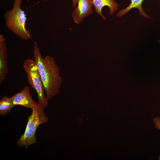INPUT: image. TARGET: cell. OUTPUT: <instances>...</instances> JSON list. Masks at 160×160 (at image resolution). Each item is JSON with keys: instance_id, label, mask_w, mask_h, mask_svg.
<instances>
[{"instance_id": "6da1fadb", "label": "cell", "mask_w": 160, "mask_h": 160, "mask_svg": "<svg viewBox=\"0 0 160 160\" xmlns=\"http://www.w3.org/2000/svg\"><path fill=\"white\" fill-rule=\"evenodd\" d=\"M33 53L48 100L59 93L63 80L60 68L54 58L47 55L43 57L36 42H34Z\"/></svg>"}, {"instance_id": "7a4b0ae2", "label": "cell", "mask_w": 160, "mask_h": 160, "mask_svg": "<svg viewBox=\"0 0 160 160\" xmlns=\"http://www.w3.org/2000/svg\"><path fill=\"white\" fill-rule=\"evenodd\" d=\"M22 0H14L12 9L6 12L4 15L7 28L21 39L27 40L32 38L29 30L25 28L26 15L22 9Z\"/></svg>"}, {"instance_id": "3957f363", "label": "cell", "mask_w": 160, "mask_h": 160, "mask_svg": "<svg viewBox=\"0 0 160 160\" xmlns=\"http://www.w3.org/2000/svg\"><path fill=\"white\" fill-rule=\"evenodd\" d=\"M44 108L38 102L32 108L24 133L17 142V145L20 147L24 146L27 148L36 143L37 138L35 134L37 128L41 124L46 123L49 120L44 111Z\"/></svg>"}, {"instance_id": "277c9868", "label": "cell", "mask_w": 160, "mask_h": 160, "mask_svg": "<svg viewBox=\"0 0 160 160\" xmlns=\"http://www.w3.org/2000/svg\"><path fill=\"white\" fill-rule=\"evenodd\" d=\"M23 67L28 83L37 93L39 103L45 108L48 105V100L45 96V91L36 62L32 59H27L24 61Z\"/></svg>"}, {"instance_id": "5b68a950", "label": "cell", "mask_w": 160, "mask_h": 160, "mask_svg": "<svg viewBox=\"0 0 160 160\" xmlns=\"http://www.w3.org/2000/svg\"><path fill=\"white\" fill-rule=\"evenodd\" d=\"M78 5L73 9L71 17L74 22L79 24L84 18L93 13L92 0H78Z\"/></svg>"}, {"instance_id": "8992f818", "label": "cell", "mask_w": 160, "mask_h": 160, "mask_svg": "<svg viewBox=\"0 0 160 160\" xmlns=\"http://www.w3.org/2000/svg\"><path fill=\"white\" fill-rule=\"evenodd\" d=\"M15 105H20L27 108H32L37 102L34 101L31 97L29 87L28 86L19 92L11 97Z\"/></svg>"}, {"instance_id": "52a82bcc", "label": "cell", "mask_w": 160, "mask_h": 160, "mask_svg": "<svg viewBox=\"0 0 160 160\" xmlns=\"http://www.w3.org/2000/svg\"><path fill=\"white\" fill-rule=\"evenodd\" d=\"M5 39L0 35V84H1L8 73L7 61V48Z\"/></svg>"}, {"instance_id": "ba28073f", "label": "cell", "mask_w": 160, "mask_h": 160, "mask_svg": "<svg viewBox=\"0 0 160 160\" xmlns=\"http://www.w3.org/2000/svg\"><path fill=\"white\" fill-rule=\"evenodd\" d=\"M92 2L95 11L104 20L106 19V17L102 14L103 7L108 6L110 9V14L112 15L118 10L119 5L114 0H92Z\"/></svg>"}, {"instance_id": "9c48e42d", "label": "cell", "mask_w": 160, "mask_h": 160, "mask_svg": "<svg viewBox=\"0 0 160 160\" xmlns=\"http://www.w3.org/2000/svg\"><path fill=\"white\" fill-rule=\"evenodd\" d=\"M144 0H131L129 5L126 8L119 11L116 14V16L119 17H121L125 15L132 9L136 8L139 10L140 15L148 19H151V17L146 14L144 11L142 7V4Z\"/></svg>"}, {"instance_id": "30bf717a", "label": "cell", "mask_w": 160, "mask_h": 160, "mask_svg": "<svg viewBox=\"0 0 160 160\" xmlns=\"http://www.w3.org/2000/svg\"><path fill=\"white\" fill-rule=\"evenodd\" d=\"M15 105L11 97H3L0 100V114L2 116L10 112Z\"/></svg>"}, {"instance_id": "8fae6325", "label": "cell", "mask_w": 160, "mask_h": 160, "mask_svg": "<svg viewBox=\"0 0 160 160\" xmlns=\"http://www.w3.org/2000/svg\"><path fill=\"white\" fill-rule=\"evenodd\" d=\"M153 121L154 123L155 128L160 130V117L156 116L154 117Z\"/></svg>"}, {"instance_id": "7c38bea8", "label": "cell", "mask_w": 160, "mask_h": 160, "mask_svg": "<svg viewBox=\"0 0 160 160\" xmlns=\"http://www.w3.org/2000/svg\"><path fill=\"white\" fill-rule=\"evenodd\" d=\"M72 5L74 7H75L78 3V0H72Z\"/></svg>"}, {"instance_id": "4fadbf2b", "label": "cell", "mask_w": 160, "mask_h": 160, "mask_svg": "<svg viewBox=\"0 0 160 160\" xmlns=\"http://www.w3.org/2000/svg\"><path fill=\"white\" fill-rule=\"evenodd\" d=\"M158 159L159 160H160V154L159 155L158 157Z\"/></svg>"}, {"instance_id": "5bb4252c", "label": "cell", "mask_w": 160, "mask_h": 160, "mask_svg": "<svg viewBox=\"0 0 160 160\" xmlns=\"http://www.w3.org/2000/svg\"><path fill=\"white\" fill-rule=\"evenodd\" d=\"M158 42H159V44L160 45V39L158 40Z\"/></svg>"}, {"instance_id": "9a60e30c", "label": "cell", "mask_w": 160, "mask_h": 160, "mask_svg": "<svg viewBox=\"0 0 160 160\" xmlns=\"http://www.w3.org/2000/svg\"><path fill=\"white\" fill-rule=\"evenodd\" d=\"M29 1V0H27V2L28 1Z\"/></svg>"}, {"instance_id": "2e32d148", "label": "cell", "mask_w": 160, "mask_h": 160, "mask_svg": "<svg viewBox=\"0 0 160 160\" xmlns=\"http://www.w3.org/2000/svg\"></svg>"}]
</instances>
